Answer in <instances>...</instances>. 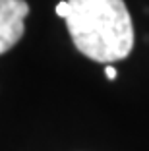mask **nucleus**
Instances as JSON below:
<instances>
[{
	"instance_id": "1",
	"label": "nucleus",
	"mask_w": 149,
	"mask_h": 151,
	"mask_svg": "<svg viewBox=\"0 0 149 151\" xmlns=\"http://www.w3.org/2000/svg\"><path fill=\"white\" fill-rule=\"evenodd\" d=\"M72 43L93 62L122 60L134 49V23L124 0H66Z\"/></svg>"
},
{
	"instance_id": "2",
	"label": "nucleus",
	"mask_w": 149,
	"mask_h": 151,
	"mask_svg": "<svg viewBox=\"0 0 149 151\" xmlns=\"http://www.w3.org/2000/svg\"><path fill=\"white\" fill-rule=\"evenodd\" d=\"M29 4L25 0H0V54L8 52L25 33Z\"/></svg>"
},
{
	"instance_id": "3",
	"label": "nucleus",
	"mask_w": 149,
	"mask_h": 151,
	"mask_svg": "<svg viewBox=\"0 0 149 151\" xmlns=\"http://www.w3.org/2000/svg\"><path fill=\"white\" fill-rule=\"evenodd\" d=\"M105 74H107V78H109V80H116V70H114L112 66H107L105 68Z\"/></svg>"
}]
</instances>
